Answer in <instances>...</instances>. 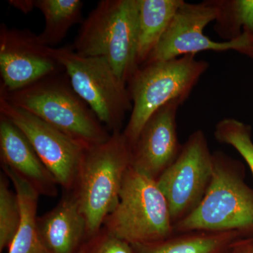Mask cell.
Listing matches in <instances>:
<instances>
[{"instance_id": "6da1fadb", "label": "cell", "mask_w": 253, "mask_h": 253, "mask_svg": "<svg viewBox=\"0 0 253 253\" xmlns=\"http://www.w3.org/2000/svg\"><path fill=\"white\" fill-rule=\"evenodd\" d=\"M245 178L244 163L223 151L212 153L207 192L196 209L176 223L174 232L236 231L243 239H253V189Z\"/></svg>"}, {"instance_id": "7a4b0ae2", "label": "cell", "mask_w": 253, "mask_h": 253, "mask_svg": "<svg viewBox=\"0 0 253 253\" xmlns=\"http://www.w3.org/2000/svg\"><path fill=\"white\" fill-rule=\"evenodd\" d=\"M0 96L59 129L86 149L102 144L111 137V133L73 89L66 73L49 76L21 90L0 91Z\"/></svg>"}, {"instance_id": "3957f363", "label": "cell", "mask_w": 253, "mask_h": 253, "mask_svg": "<svg viewBox=\"0 0 253 253\" xmlns=\"http://www.w3.org/2000/svg\"><path fill=\"white\" fill-rule=\"evenodd\" d=\"M139 0H101L81 23L72 45L78 54L101 57L127 84L136 61Z\"/></svg>"}, {"instance_id": "277c9868", "label": "cell", "mask_w": 253, "mask_h": 253, "mask_svg": "<svg viewBox=\"0 0 253 253\" xmlns=\"http://www.w3.org/2000/svg\"><path fill=\"white\" fill-rule=\"evenodd\" d=\"M208 67V63L196 59V54H187L138 68L126 84L132 109L123 134L131 148L158 109L174 100L185 102Z\"/></svg>"}, {"instance_id": "5b68a950", "label": "cell", "mask_w": 253, "mask_h": 253, "mask_svg": "<svg viewBox=\"0 0 253 253\" xmlns=\"http://www.w3.org/2000/svg\"><path fill=\"white\" fill-rule=\"evenodd\" d=\"M130 166L131 146L123 131L86 149L73 191L85 218L86 237L101 229L117 206L123 179Z\"/></svg>"}, {"instance_id": "8992f818", "label": "cell", "mask_w": 253, "mask_h": 253, "mask_svg": "<svg viewBox=\"0 0 253 253\" xmlns=\"http://www.w3.org/2000/svg\"><path fill=\"white\" fill-rule=\"evenodd\" d=\"M103 226L131 245L154 244L175 234L169 205L157 181L131 166L123 179L117 206Z\"/></svg>"}, {"instance_id": "52a82bcc", "label": "cell", "mask_w": 253, "mask_h": 253, "mask_svg": "<svg viewBox=\"0 0 253 253\" xmlns=\"http://www.w3.org/2000/svg\"><path fill=\"white\" fill-rule=\"evenodd\" d=\"M54 54L76 94L111 133L122 129L132 103L126 83L104 58L78 54L72 46L55 49Z\"/></svg>"}, {"instance_id": "ba28073f", "label": "cell", "mask_w": 253, "mask_h": 253, "mask_svg": "<svg viewBox=\"0 0 253 253\" xmlns=\"http://www.w3.org/2000/svg\"><path fill=\"white\" fill-rule=\"evenodd\" d=\"M212 175V154L201 129L182 144L176 161L157 179L167 200L173 224L189 215L201 204Z\"/></svg>"}, {"instance_id": "9c48e42d", "label": "cell", "mask_w": 253, "mask_h": 253, "mask_svg": "<svg viewBox=\"0 0 253 253\" xmlns=\"http://www.w3.org/2000/svg\"><path fill=\"white\" fill-rule=\"evenodd\" d=\"M216 16L217 9L212 0L197 4L184 1L145 63L175 59L203 51L229 50L253 59V35L244 33L237 39L223 42L213 41L205 36L204 28L215 21Z\"/></svg>"}, {"instance_id": "30bf717a", "label": "cell", "mask_w": 253, "mask_h": 253, "mask_svg": "<svg viewBox=\"0 0 253 253\" xmlns=\"http://www.w3.org/2000/svg\"><path fill=\"white\" fill-rule=\"evenodd\" d=\"M0 113L27 137L59 186L73 191L86 148L39 118L0 96Z\"/></svg>"}, {"instance_id": "8fae6325", "label": "cell", "mask_w": 253, "mask_h": 253, "mask_svg": "<svg viewBox=\"0 0 253 253\" xmlns=\"http://www.w3.org/2000/svg\"><path fill=\"white\" fill-rule=\"evenodd\" d=\"M64 71L54 48L44 45L39 36L28 29L0 26V91L21 90Z\"/></svg>"}, {"instance_id": "7c38bea8", "label": "cell", "mask_w": 253, "mask_h": 253, "mask_svg": "<svg viewBox=\"0 0 253 253\" xmlns=\"http://www.w3.org/2000/svg\"><path fill=\"white\" fill-rule=\"evenodd\" d=\"M174 100L158 109L145 123L131 148V166L157 181L180 154L176 114L183 105Z\"/></svg>"}, {"instance_id": "4fadbf2b", "label": "cell", "mask_w": 253, "mask_h": 253, "mask_svg": "<svg viewBox=\"0 0 253 253\" xmlns=\"http://www.w3.org/2000/svg\"><path fill=\"white\" fill-rule=\"evenodd\" d=\"M0 157L9 168L36 190L40 196L56 197L57 181L44 166L27 137L6 117L0 116Z\"/></svg>"}, {"instance_id": "5bb4252c", "label": "cell", "mask_w": 253, "mask_h": 253, "mask_svg": "<svg viewBox=\"0 0 253 253\" xmlns=\"http://www.w3.org/2000/svg\"><path fill=\"white\" fill-rule=\"evenodd\" d=\"M40 235L50 253H78L86 237V222L73 191L37 219Z\"/></svg>"}, {"instance_id": "9a60e30c", "label": "cell", "mask_w": 253, "mask_h": 253, "mask_svg": "<svg viewBox=\"0 0 253 253\" xmlns=\"http://www.w3.org/2000/svg\"><path fill=\"white\" fill-rule=\"evenodd\" d=\"M1 169L12 183L21 206V219L8 253H50L38 231L37 224L38 199L36 190L14 172L4 166Z\"/></svg>"}, {"instance_id": "2e32d148", "label": "cell", "mask_w": 253, "mask_h": 253, "mask_svg": "<svg viewBox=\"0 0 253 253\" xmlns=\"http://www.w3.org/2000/svg\"><path fill=\"white\" fill-rule=\"evenodd\" d=\"M243 239L236 231L175 233L154 244L132 245L137 253H228L233 245Z\"/></svg>"}, {"instance_id": "e0dca14e", "label": "cell", "mask_w": 253, "mask_h": 253, "mask_svg": "<svg viewBox=\"0 0 253 253\" xmlns=\"http://www.w3.org/2000/svg\"><path fill=\"white\" fill-rule=\"evenodd\" d=\"M183 0H139V31L136 61L140 67L151 53L172 21Z\"/></svg>"}, {"instance_id": "ac0fdd59", "label": "cell", "mask_w": 253, "mask_h": 253, "mask_svg": "<svg viewBox=\"0 0 253 253\" xmlns=\"http://www.w3.org/2000/svg\"><path fill=\"white\" fill-rule=\"evenodd\" d=\"M84 3L81 0H36V8L45 19V26L39 35L44 45L53 48L63 41L69 30L82 23Z\"/></svg>"}, {"instance_id": "d6986e66", "label": "cell", "mask_w": 253, "mask_h": 253, "mask_svg": "<svg viewBox=\"0 0 253 253\" xmlns=\"http://www.w3.org/2000/svg\"><path fill=\"white\" fill-rule=\"evenodd\" d=\"M217 9L214 30L227 41L253 35V0H212Z\"/></svg>"}, {"instance_id": "ffe728a7", "label": "cell", "mask_w": 253, "mask_h": 253, "mask_svg": "<svg viewBox=\"0 0 253 253\" xmlns=\"http://www.w3.org/2000/svg\"><path fill=\"white\" fill-rule=\"evenodd\" d=\"M9 179L4 172L0 176V252L9 249L21 219L17 194L9 188Z\"/></svg>"}, {"instance_id": "44dd1931", "label": "cell", "mask_w": 253, "mask_h": 253, "mask_svg": "<svg viewBox=\"0 0 253 253\" xmlns=\"http://www.w3.org/2000/svg\"><path fill=\"white\" fill-rule=\"evenodd\" d=\"M214 135L219 143L230 145L239 153L249 166L253 176V141L251 126L234 118H224L216 125Z\"/></svg>"}, {"instance_id": "7402d4cb", "label": "cell", "mask_w": 253, "mask_h": 253, "mask_svg": "<svg viewBox=\"0 0 253 253\" xmlns=\"http://www.w3.org/2000/svg\"><path fill=\"white\" fill-rule=\"evenodd\" d=\"M78 253H137L134 246L106 230L102 226L87 236Z\"/></svg>"}, {"instance_id": "603a6c76", "label": "cell", "mask_w": 253, "mask_h": 253, "mask_svg": "<svg viewBox=\"0 0 253 253\" xmlns=\"http://www.w3.org/2000/svg\"><path fill=\"white\" fill-rule=\"evenodd\" d=\"M228 253H253V239H240Z\"/></svg>"}, {"instance_id": "cb8c5ba5", "label": "cell", "mask_w": 253, "mask_h": 253, "mask_svg": "<svg viewBox=\"0 0 253 253\" xmlns=\"http://www.w3.org/2000/svg\"><path fill=\"white\" fill-rule=\"evenodd\" d=\"M9 4L24 14H28L36 8V0H10Z\"/></svg>"}]
</instances>
